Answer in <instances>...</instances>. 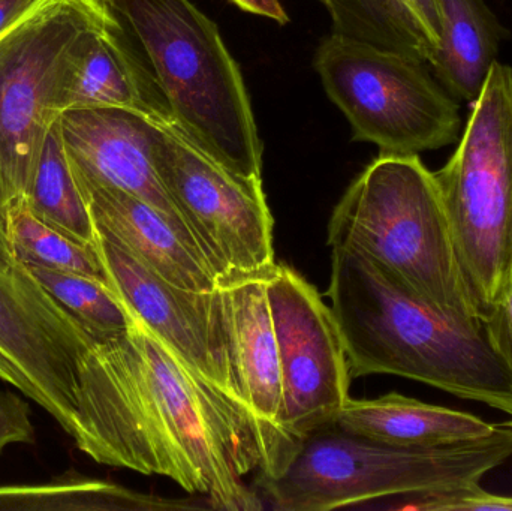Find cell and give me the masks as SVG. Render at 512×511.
Wrapping results in <instances>:
<instances>
[{
    "label": "cell",
    "instance_id": "cell-29",
    "mask_svg": "<svg viewBox=\"0 0 512 511\" xmlns=\"http://www.w3.org/2000/svg\"><path fill=\"white\" fill-rule=\"evenodd\" d=\"M0 380L12 384V386L17 387L20 392H23L24 395L29 396L32 401H35L36 396L32 387H30L29 383H27V381L18 374L17 369H15L14 366H12L11 363L2 356V354H0Z\"/></svg>",
    "mask_w": 512,
    "mask_h": 511
},
{
    "label": "cell",
    "instance_id": "cell-23",
    "mask_svg": "<svg viewBox=\"0 0 512 511\" xmlns=\"http://www.w3.org/2000/svg\"><path fill=\"white\" fill-rule=\"evenodd\" d=\"M39 284L69 312L95 339L119 335L134 326L137 317L98 279L26 264Z\"/></svg>",
    "mask_w": 512,
    "mask_h": 511
},
{
    "label": "cell",
    "instance_id": "cell-17",
    "mask_svg": "<svg viewBox=\"0 0 512 511\" xmlns=\"http://www.w3.org/2000/svg\"><path fill=\"white\" fill-rule=\"evenodd\" d=\"M441 35L430 60L453 98L474 102L496 62L505 30L486 0H438Z\"/></svg>",
    "mask_w": 512,
    "mask_h": 511
},
{
    "label": "cell",
    "instance_id": "cell-10",
    "mask_svg": "<svg viewBox=\"0 0 512 511\" xmlns=\"http://www.w3.org/2000/svg\"><path fill=\"white\" fill-rule=\"evenodd\" d=\"M265 282L282 375L279 426L298 450L351 399L348 359L333 312L313 285L277 263Z\"/></svg>",
    "mask_w": 512,
    "mask_h": 511
},
{
    "label": "cell",
    "instance_id": "cell-16",
    "mask_svg": "<svg viewBox=\"0 0 512 511\" xmlns=\"http://www.w3.org/2000/svg\"><path fill=\"white\" fill-rule=\"evenodd\" d=\"M342 431L403 447H438L481 440L498 425L474 414L388 393L376 399H349L333 423Z\"/></svg>",
    "mask_w": 512,
    "mask_h": 511
},
{
    "label": "cell",
    "instance_id": "cell-31",
    "mask_svg": "<svg viewBox=\"0 0 512 511\" xmlns=\"http://www.w3.org/2000/svg\"><path fill=\"white\" fill-rule=\"evenodd\" d=\"M501 317L502 321H504L505 332H507L508 342H510L512 351V278L507 300H505L504 306L501 309Z\"/></svg>",
    "mask_w": 512,
    "mask_h": 511
},
{
    "label": "cell",
    "instance_id": "cell-22",
    "mask_svg": "<svg viewBox=\"0 0 512 511\" xmlns=\"http://www.w3.org/2000/svg\"><path fill=\"white\" fill-rule=\"evenodd\" d=\"M6 236L15 260L60 272L77 273L108 285L95 245H83L39 221L21 198L6 215Z\"/></svg>",
    "mask_w": 512,
    "mask_h": 511
},
{
    "label": "cell",
    "instance_id": "cell-4",
    "mask_svg": "<svg viewBox=\"0 0 512 511\" xmlns=\"http://www.w3.org/2000/svg\"><path fill=\"white\" fill-rule=\"evenodd\" d=\"M327 243L444 314L489 318L466 278L438 179L418 155L381 153L334 207Z\"/></svg>",
    "mask_w": 512,
    "mask_h": 511
},
{
    "label": "cell",
    "instance_id": "cell-7",
    "mask_svg": "<svg viewBox=\"0 0 512 511\" xmlns=\"http://www.w3.org/2000/svg\"><path fill=\"white\" fill-rule=\"evenodd\" d=\"M435 176L478 305L499 317L512 278V66L493 63L456 152Z\"/></svg>",
    "mask_w": 512,
    "mask_h": 511
},
{
    "label": "cell",
    "instance_id": "cell-30",
    "mask_svg": "<svg viewBox=\"0 0 512 511\" xmlns=\"http://www.w3.org/2000/svg\"><path fill=\"white\" fill-rule=\"evenodd\" d=\"M17 263H20V261L15 260L14 254H12L8 236H6L5 224L0 219V264H3V266H15Z\"/></svg>",
    "mask_w": 512,
    "mask_h": 511
},
{
    "label": "cell",
    "instance_id": "cell-5",
    "mask_svg": "<svg viewBox=\"0 0 512 511\" xmlns=\"http://www.w3.org/2000/svg\"><path fill=\"white\" fill-rule=\"evenodd\" d=\"M511 456L508 423L481 440L438 447L393 446L330 425L301 443L279 477H259L258 488L273 510L357 509L480 483Z\"/></svg>",
    "mask_w": 512,
    "mask_h": 511
},
{
    "label": "cell",
    "instance_id": "cell-18",
    "mask_svg": "<svg viewBox=\"0 0 512 511\" xmlns=\"http://www.w3.org/2000/svg\"><path fill=\"white\" fill-rule=\"evenodd\" d=\"M99 107L164 114L117 21L84 51L60 96V113Z\"/></svg>",
    "mask_w": 512,
    "mask_h": 511
},
{
    "label": "cell",
    "instance_id": "cell-14",
    "mask_svg": "<svg viewBox=\"0 0 512 511\" xmlns=\"http://www.w3.org/2000/svg\"><path fill=\"white\" fill-rule=\"evenodd\" d=\"M155 114L129 108H74L60 113L57 123L72 171L141 198L198 245L156 173Z\"/></svg>",
    "mask_w": 512,
    "mask_h": 511
},
{
    "label": "cell",
    "instance_id": "cell-27",
    "mask_svg": "<svg viewBox=\"0 0 512 511\" xmlns=\"http://www.w3.org/2000/svg\"><path fill=\"white\" fill-rule=\"evenodd\" d=\"M240 8L251 14L261 15V17L270 18L280 24H286L289 21L288 14L283 8L280 0H231Z\"/></svg>",
    "mask_w": 512,
    "mask_h": 511
},
{
    "label": "cell",
    "instance_id": "cell-26",
    "mask_svg": "<svg viewBox=\"0 0 512 511\" xmlns=\"http://www.w3.org/2000/svg\"><path fill=\"white\" fill-rule=\"evenodd\" d=\"M406 3L426 30L427 35L435 42L438 50L439 35H441L438 0H406Z\"/></svg>",
    "mask_w": 512,
    "mask_h": 511
},
{
    "label": "cell",
    "instance_id": "cell-9",
    "mask_svg": "<svg viewBox=\"0 0 512 511\" xmlns=\"http://www.w3.org/2000/svg\"><path fill=\"white\" fill-rule=\"evenodd\" d=\"M153 161L218 281L265 273L276 264L262 179L225 170L162 113L155 114Z\"/></svg>",
    "mask_w": 512,
    "mask_h": 511
},
{
    "label": "cell",
    "instance_id": "cell-32",
    "mask_svg": "<svg viewBox=\"0 0 512 511\" xmlns=\"http://www.w3.org/2000/svg\"><path fill=\"white\" fill-rule=\"evenodd\" d=\"M508 425H510V426H511V428H512V422H508Z\"/></svg>",
    "mask_w": 512,
    "mask_h": 511
},
{
    "label": "cell",
    "instance_id": "cell-15",
    "mask_svg": "<svg viewBox=\"0 0 512 511\" xmlns=\"http://www.w3.org/2000/svg\"><path fill=\"white\" fill-rule=\"evenodd\" d=\"M72 176L99 233L174 287L194 293L218 288V275L200 246L167 215L122 189L75 171Z\"/></svg>",
    "mask_w": 512,
    "mask_h": 511
},
{
    "label": "cell",
    "instance_id": "cell-25",
    "mask_svg": "<svg viewBox=\"0 0 512 511\" xmlns=\"http://www.w3.org/2000/svg\"><path fill=\"white\" fill-rule=\"evenodd\" d=\"M30 407L12 392L0 390V456L11 444L35 443Z\"/></svg>",
    "mask_w": 512,
    "mask_h": 511
},
{
    "label": "cell",
    "instance_id": "cell-6",
    "mask_svg": "<svg viewBox=\"0 0 512 511\" xmlns=\"http://www.w3.org/2000/svg\"><path fill=\"white\" fill-rule=\"evenodd\" d=\"M102 0H36L0 32V219L26 197L63 87L114 24Z\"/></svg>",
    "mask_w": 512,
    "mask_h": 511
},
{
    "label": "cell",
    "instance_id": "cell-13",
    "mask_svg": "<svg viewBox=\"0 0 512 511\" xmlns=\"http://www.w3.org/2000/svg\"><path fill=\"white\" fill-rule=\"evenodd\" d=\"M268 272L221 279L218 291L231 375L264 441L259 477L274 479L286 470L297 449L279 426L282 375L265 282Z\"/></svg>",
    "mask_w": 512,
    "mask_h": 511
},
{
    "label": "cell",
    "instance_id": "cell-28",
    "mask_svg": "<svg viewBox=\"0 0 512 511\" xmlns=\"http://www.w3.org/2000/svg\"><path fill=\"white\" fill-rule=\"evenodd\" d=\"M36 0H0V32L14 23Z\"/></svg>",
    "mask_w": 512,
    "mask_h": 511
},
{
    "label": "cell",
    "instance_id": "cell-21",
    "mask_svg": "<svg viewBox=\"0 0 512 511\" xmlns=\"http://www.w3.org/2000/svg\"><path fill=\"white\" fill-rule=\"evenodd\" d=\"M30 212L75 242L93 246L96 228L83 194L72 176L59 123L48 131L26 197Z\"/></svg>",
    "mask_w": 512,
    "mask_h": 511
},
{
    "label": "cell",
    "instance_id": "cell-1",
    "mask_svg": "<svg viewBox=\"0 0 512 511\" xmlns=\"http://www.w3.org/2000/svg\"><path fill=\"white\" fill-rule=\"evenodd\" d=\"M77 417L75 446L98 464L167 477L212 510L265 509L243 480L264 465L254 419L138 318L84 354Z\"/></svg>",
    "mask_w": 512,
    "mask_h": 511
},
{
    "label": "cell",
    "instance_id": "cell-11",
    "mask_svg": "<svg viewBox=\"0 0 512 511\" xmlns=\"http://www.w3.org/2000/svg\"><path fill=\"white\" fill-rule=\"evenodd\" d=\"M93 338L30 273L0 264V354L41 405L77 443L78 374Z\"/></svg>",
    "mask_w": 512,
    "mask_h": 511
},
{
    "label": "cell",
    "instance_id": "cell-8",
    "mask_svg": "<svg viewBox=\"0 0 512 511\" xmlns=\"http://www.w3.org/2000/svg\"><path fill=\"white\" fill-rule=\"evenodd\" d=\"M315 69L354 141L418 155L459 140V104L420 60L333 33L319 45Z\"/></svg>",
    "mask_w": 512,
    "mask_h": 511
},
{
    "label": "cell",
    "instance_id": "cell-2",
    "mask_svg": "<svg viewBox=\"0 0 512 511\" xmlns=\"http://www.w3.org/2000/svg\"><path fill=\"white\" fill-rule=\"evenodd\" d=\"M327 296L351 380L396 375L512 416V351L501 315L444 314L345 249H331Z\"/></svg>",
    "mask_w": 512,
    "mask_h": 511
},
{
    "label": "cell",
    "instance_id": "cell-19",
    "mask_svg": "<svg viewBox=\"0 0 512 511\" xmlns=\"http://www.w3.org/2000/svg\"><path fill=\"white\" fill-rule=\"evenodd\" d=\"M209 509L153 497L104 480L62 476L39 485H0V511H164Z\"/></svg>",
    "mask_w": 512,
    "mask_h": 511
},
{
    "label": "cell",
    "instance_id": "cell-12",
    "mask_svg": "<svg viewBox=\"0 0 512 511\" xmlns=\"http://www.w3.org/2000/svg\"><path fill=\"white\" fill-rule=\"evenodd\" d=\"M96 234L95 249L111 290L198 378L245 408L231 375L218 288L194 293L174 287L116 242Z\"/></svg>",
    "mask_w": 512,
    "mask_h": 511
},
{
    "label": "cell",
    "instance_id": "cell-33",
    "mask_svg": "<svg viewBox=\"0 0 512 511\" xmlns=\"http://www.w3.org/2000/svg\"><path fill=\"white\" fill-rule=\"evenodd\" d=\"M319 2H322V0H319Z\"/></svg>",
    "mask_w": 512,
    "mask_h": 511
},
{
    "label": "cell",
    "instance_id": "cell-3",
    "mask_svg": "<svg viewBox=\"0 0 512 511\" xmlns=\"http://www.w3.org/2000/svg\"><path fill=\"white\" fill-rule=\"evenodd\" d=\"M168 119L225 170L261 179L262 141L245 78L191 0H102Z\"/></svg>",
    "mask_w": 512,
    "mask_h": 511
},
{
    "label": "cell",
    "instance_id": "cell-24",
    "mask_svg": "<svg viewBox=\"0 0 512 511\" xmlns=\"http://www.w3.org/2000/svg\"><path fill=\"white\" fill-rule=\"evenodd\" d=\"M400 498H408V501L397 504L393 507L394 510L512 511V497L490 494L481 488L480 483Z\"/></svg>",
    "mask_w": 512,
    "mask_h": 511
},
{
    "label": "cell",
    "instance_id": "cell-20",
    "mask_svg": "<svg viewBox=\"0 0 512 511\" xmlns=\"http://www.w3.org/2000/svg\"><path fill=\"white\" fill-rule=\"evenodd\" d=\"M334 35L430 63L435 42L406 0H322Z\"/></svg>",
    "mask_w": 512,
    "mask_h": 511
}]
</instances>
